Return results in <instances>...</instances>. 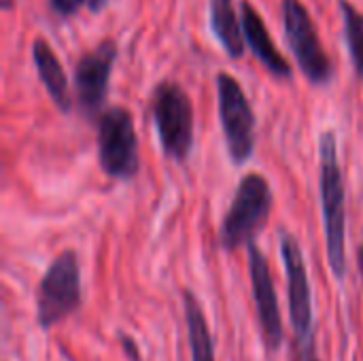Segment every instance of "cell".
I'll return each instance as SVG.
<instances>
[{"label":"cell","mask_w":363,"mask_h":361,"mask_svg":"<svg viewBox=\"0 0 363 361\" xmlns=\"http://www.w3.org/2000/svg\"><path fill=\"white\" fill-rule=\"evenodd\" d=\"M270 211L272 189L268 179L255 172L242 177L230 209L223 215L219 228V245L230 253L245 245H253V238L266 228Z\"/></svg>","instance_id":"2"},{"label":"cell","mask_w":363,"mask_h":361,"mask_svg":"<svg viewBox=\"0 0 363 361\" xmlns=\"http://www.w3.org/2000/svg\"><path fill=\"white\" fill-rule=\"evenodd\" d=\"M32 60H34L38 79L45 85V89H47L49 98L53 100V104L62 113H70L72 98H70L64 66H62L60 57L55 55V51L51 49V45L43 36H36L32 40Z\"/></svg>","instance_id":"12"},{"label":"cell","mask_w":363,"mask_h":361,"mask_svg":"<svg viewBox=\"0 0 363 361\" xmlns=\"http://www.w3.org/2000/svg\"><path fill=\"white\" fill-rule=\"evenodd\" d=\"M281 257H283L287 287H289L291 328H294L298 343L306 347L313 338V294H311V281H308L304 253L291 234L281 236Z\"/></svg>","instance_id":"8"},{"label":"cell","mask_w":363,"mask_h":361,"mask_svg":"<svg viewBox=\"0 0 363 361\" xmlns=\"http://www.w3.org/2000/svg\"><path fill=\"white\" fill-rule=\"evenodd\" d=\"M183 306H185L191 361H215V347H213V336L206 323V315L198 298L189 289H183Z\"/></svg>","instance_id":"14"},{"label":"cell","mask_w":363,"mask_h":361,"mask_svg":"<svg viewBox=\"0 0 363 361\" xmlns=\"http://www.w3.org/2000/svg\"><path fill=\"white\" fill-rule=\"evenodd\" d=\"M357 262H359V272H362L363 277V245L359 247V251H357Z\"/></svg>","instance_id":"19"},{"label":"cell","mask_w":363,"mask_h":361,"mask_svg":"<svg viewBox=\"0 0 363 361\" xmlns=\"http://www.w3.org/2000/svg\"><path fill=\"white\" fill-rule=\"evenodd\" d=\"M85 2H89V0H49V4H51V9L57 13V15H62V17H70V15H74Z\"/></svg>","instance_id":"16"},{"label":"cell","mask_w":363,"mask_h":361,"mask_svg":"<svg viewBox=\"0 0 363 361\" xmlns=\"http://www.w3.org/2000/svg\"><path fill=\"white\" fill-rule=\"evenodd\" d=\"M151 117L166 157L185 162L194 149V104L177 81H162L151 94Z\"/></svg>","instance_id":"3"},{"label":"cell","mask_w":363,"mask_h":361,"mask_svg":"<svg viewBox=\"0 0 363 361\" xmlns=\"http://www.w3.org/2000/svg\"><path fill=\"white\" fill-rule=\"evenodd\" d=\"M311 361H317V360H311Z\"/></svg>","instance_id":"20"},{"label":"cell","mask_w":363,"mask_h":361,"mask_svg":"<svg viewBox=\"0 0 363 361\" xmlns=\"http://www.w3.org/2000/svg\"><path fill=\"white\" fill-rule=\"evenodd\" d=\"M98 164L115 181H132L140 168L138 136L132 113L125 106H111L98 117Z\"/></svg>","instance_id":"4"},{"label":"cell","mask_w":363,"mask_h":361,"mask_svg":"<svg viewBox=\"0 0 363 361\" xmlns=\"http://www.w3.org/2000/svg\"><path fill=\"white\" fill-rule=\"evenodd\" d=\"M215 83L228 153L236 166H242L255 151V113L242 85L230 72H219Z\"/></svg>","instance_id":"7"},{"label":"cell","mask_w":363,"mask_h":361,"mask_svg":"<svg viewBox=\"0 0 363 361\" xmlns=\"http://www.w3.org/2000/svg\"><path fill=\"white\" fill-rule=\"evenodd\" d=\"M281 15L285 40L304 77L313 85H328L334 77V64L319 38L311 11L302 0H283Z\"/></svg>","instance_id":"6"},{"label":"cell","mask_w":363,"mask_h":361,"mask_svg":"<svg viewBox=\"0 0 363 361\" xmlns=\"http://www.w3.org/2000/svg\"><path fill=\"white\" fill-rule=\"evenodd\" d=\"M345 21V38L353 60V66L363 81V13L351 0H338Z\"/></svg>","instance_id":"15"},{"label":"cell","mask_w":363,"mask_h":361,"mask_svg":"<svg viewBox=\"0 0 363 361\" xmlns=\"http://www.w3.org/2000/svg\"><path fill=\"white\" fill-rule=\"evenodd\" d=\"M83 302L81 266L74 251H64L43 274L36 289V321L43 330H51L79 311Z\"/></svg>","instance_id":"5"},{"label":"cell","mask_w":363,"mask_h":361,"mask_svg":"<svg viewBox=\"0 0 363 361\" xmlns=\"http://www.w3.org/2000/svg\"><path fill=\"white\" fill-rule=\"evenodd\" d=\"M106 2H108V0H89V2H87V6H89V11H91V13H100V11L106 6Z\"/></svg>","instance_id":"18"},{"label":"cell","mask_w":363,"mask_h":361,"mask_svg":"<svg viewBox=\"0 0 363 361\" xmlns=\"http://www.w3.org/2000/svg\"><path fill=\"white\" fill-rule=\"evenodd\" d=\"M319 187L328 262L334 277L342 281L347 277V198L334 132H325L319 138Z\"/></svg>","instance_id":"1"},{"label":"cell","mask_w":363,"mask_h":361,"mask_svg":"<svg viewBox=\"0 0 363 361\" xmlns=\"http://www.w3.org/2000/svg\"><path fill=\"white\" fill-rule=\"evenodd\" d=\"M240 19H242V34H245V43L251 47V51L255 53V57L279 79H291L294 70L289 66V62L285 60V55L279 51V47L274 45L259 11L249 2V0H240Z\"/></svg>","instance_id":"11"},{"label":"cell","mask_w":363,"mask_h":361,"mask_svg":"<svg viewBox=\"0 0 363 361\" xmlns=\"http://www.w3.org/2000/svg\"><path fill=\"white\" fill-rule=\"evenodd\" d=\"M247 249H249V277H251V287H253V300L257 306V319H259L268 349L279 351L283 345L285 332H283V317H281L270 266L257 245H249Z\"/></svg>","instance_id":"10"},{"label":"cell","mask_w":363,"mask_h":361,"mask_svg":"<svg viewBox=\"0 0 363 361\" xmlns=\"http://www.w3.org/2000/svg\"><path fill=\"white\" fill-rule=\"evenodd\" d=\"M117 60V45L113 38L100 40L91 51H85L74 66V89L83 113L96 115L106 102L111 70Z\"/></svg>","instance_id":"9"},{"label":"cell","mask_w":363,"mask_h":361,"mask_svg":"<svg viewBox=\"0 0 363 361\" xmlns=\"http://www.w3.org/2000/svg\"><path fill=\"white\" fill-rule=\"evenodd\" d=\"M211 9V28L225 49V53L234 60L245 55V34L242 19H238L232 0H208Z\"/></svg>","instance_id":"13"},{"label":"cell","mask_w":363,"mask_h":361,"mask_svg":"<svg viewBox=\"0 0 363 361\" xmlns=\"http://www.w3.org/2000/svg\"><path fill=\"white\" fill-rule=\"evenodd\" d=\"M119 345H121V351L123 355L128 357L130 361H143V355H140V349L136 345L134 338L125 336V334H119Z\"/></svg>","instance_id":"17"}]
</instances>
